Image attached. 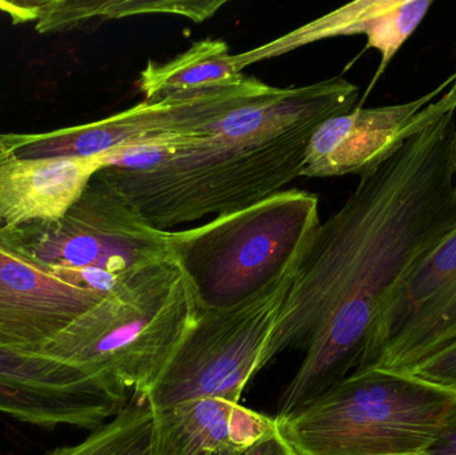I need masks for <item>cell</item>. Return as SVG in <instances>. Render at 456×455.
Returning a JSON list of instances; mask_svg holds the SVG:
<instances>
[{
    "instance_id": "20",
    "label": "cell",
    "mask_w": 456,
    "mask_h": 455,
    "mask_svg": "<svg viewBox=\"0 0 456 455\" xmlns=\"http://www.w3.org/2000/svg\"><path fill=\"white\" fill-rule=\"evenodd\" d=\"M425 455H456V405L444 419L436 441Z\"/></svg>"
},
{
    "instance_id": "1",
    "label": "cell",
    "mask_w": 456,
    "mask_h": 455,
    "mask_svg": "<svg viewBox=\"0 0 456 455\" xmlns=\"http://www.w3.org/2000/svg\"><path fill=\"white\" fill-rule=\"evenodd\" d=\"M455 110L361 176L311 235L260 362L305 350L279 416L377 365L404 282L455 232Z\"/></svg>"
},
{
    "instance_id": "7",
    "label": "cell",
    "mask_w": 456,
    "mask_h": 455,
    "mask_svg": "<svg viewBox=\"0 0 456 455\" xmlns=\"http://www.w3.org/2000/svg\"><path fill=\"white\" fill-rule=\"evenodd\" d=\"M279 87L255 77L171 93L104 119L42 134H0V152L20 159L93 158L134 147H151L208 135L231 112L268 98Z\"/></svg>"
},
{
    "instance_id": "11",
    "label": "cell",
    "mask_w": 456,
    "mask_h": 455,
    "mask_svg": "<svg viewBox=\"0 0 456 455\" xmlns=\"http://www.w3.org/2000/svg\"><path fill=\"white\" fill-rule=\"evenodd\" d=\"M102 299L0 242V346L40 354Z\"/></svg>"
},
{
    "instance_id": "3",
    "label": "cell",
    "mask_w": 456,
    "mask_h": 455,
    "mask_svg": "<svg viewBox=\"0 0 456 455\" xmlns=\"http://www.w3.org/2000/svg\"><path fill=\"white\" fill-rule=\"evenodd\" d=\"M202 305L175 259L142 269L40 354L146 402L194 329Z\"/></svg>"
},
{
    "instance_id": "8",
    "label": "cell",
    "mask_w": 456,
    "mask_h": 455,
    "mask_svg": "<svg viewBox=\"0 0 456 455\" xmlns=\"http://www.w3.org/2000/svg\"><path fill=\"white\" fill-rule=\"evenodd\" d=\"M295 266L236 304L202 307L194 329L147 402L155 409L200 398L240 402L247 385L262 370L260 362L278 322Z\"/></svg>"
},
{
    "instance_id": "9",
    "label": "cell",
    "mask_w": 456,
    "mask_h": 455,
    "mask_svg": "<svg viewBox=\"0 0 456 455\" xmlns=\"http://www.w3.org/2000/svg\"><path fill=\"white\" fill-rule=\"evenodd\" d=\"M452 109H456V71L414 101L370 109L355 107L330 118L311 138L302 176L361 178Z\"/></svg>"
},
{
    "instance_id": "15",
    "label": "cell",
    "mask_w": 456,
    "mask_h": 455,
    "mask_svg": "<svg viewBox=\"0 0 456 455\" xmlns=\"http://www.w3.org/2000/svg\"><path fill=\"white\" fill-rule=\"evenodd\" d=\"M224 0L208 2H139V0H26L0 2V10L8 13L13 23L35 20L39 34H58L82 28L91 20H112L128 16L166 13L200 21L213 18Z\"/></svg>"
},
{
    "instance_id": "12",
    "label": "cell",
    "mask_w": 456,
    "mask_h": 455,
    "mask_svg": "<svg viewBox=\"0 0 456 455\" xmlns=\"http://www.w3.org/2000/svg\"><path fill=\"white\" fill-rule=\"evenodd\" d=\"M456 337V230L399 293L393 336L372 368L404 373Z\"/></svg>"
},
{
    "instance_id": "17",
    "label": "cell",
    "mask_w": 456,
    "mask_h": 455,
    "mask_svg": "<svg viewBox=\"0 0 456 455\" xmlns=\"http://www.w3.org/2000/svg\"><path fill=\"white\" fill-rule=\"evenodd\" d=\"M243 72L224 40L208 37L166 61H149L139 74L136 87L143 101L194 90L232 79Z\"/></svg>"
},
{
    "instance_id": "21",
    "label": "cell",
    "mask_w": 456,
    "mask_h": 455,
    "mask_svg": "<svg viewBox=\"0 0 456 455\" xmlns=\"http://www.w3.org/2000/svg\"><path fill=\"white\" fill-rule=\"evenodd\" d=\"M243 455H291L289 449L284 446V443L279 440L278 435L259 445L254 446L249 449Z\"/></svg>"
},
{
    "instance_id": "4",
    "label": "cell",
    "mask_w": 456,
    "mask_h": 455,
    "mask_svg": "<svg viewBox=\"0 0 456 455\" xmlns=\"http://www.w3.org/2000/svg\"><path fill=\"white\" fill-rule=\"evenodd\" d=\"M456 392L370 368L275 416L291 455H415L436 441Z\"/></svg>"
},
{
    "instance_id": "6",
    "label": "cell",
    "mask_w": 456,
    "mask_h": 455,
    "mask_svg": "<svg viewBox=\"0 0 456 455\" xmlns=\"http://www.w3.org/2000/svg\"><path fill=\"white\" fill-rule=\"evenodd\" d=\"M0 242L53 274L101 270L128 278L174 259L171 232L151 226L103 168L61 218L0 230Z\"/></svg>"
},
{
    "instance_id": "16",
    "label": "cell",
    "mask_w": 456,
    "mask_h": 455,
    "mask_svg": "<svg viewBox=\"0 0 456 455\" xmlns=\"http://www.w3.org/2000/svg\"><path fill=\"white\" fill-rule=\"evenodd\" d=\"M433 4V0H363L329 13L332 37L366 35L367 48H375L382 56L366 96Z\"/></svg>"
},
{
    "instance_id": "23",
    "label": "cell",
    "mask_w": 456,
    "mask_h": 455,
    "mask_svg": "<svg viewBox=\"0 0 456 455\" xmlns=\"http://www.w3.org/2000/svg\"><path fill=\"white\" fill-rule=\"evenodd\" d=\"M415 455H425V454H415Z\"/></svg>"
},
{
    "instance_id": "14",
    "label": "cell",
    "mask_w": 456,
    "mask_h": 455,
    "mask_svg": "<svg viewBox=\"0 0 456 455\" xmlns=\"http://www.w3.org/2000/svg\"><path fill=\"white\" fill-rule=\"evenodd\" d=\"M101 168L99 157L20 159L0 152V230L61 218Z\"/></svg>"
},
{
    "instance_id": "10",
    "label": "cell",
    "mask_w": 456,
    "mask_h": 455,
    "mask_svg": "<svg viewBox=\"0 0 456 455\" xmlns=\"http://www.w3.org/2000/svg\"><path fill=\"white\" fill-rule=\"evenodd\" d=\"M128 395L75 366L0 346V413L53 430H94L114 418Z\"/></svg>"
},
{
    "instance_id": "2",
    "label": "cell",
    "mask_w": 456,
    "mask_h": 455,
    "mask_svg": "<svg viewBox=\"0 0 456 455\" xmlns=\"http://www.w3.org/2000/svg\"><path fill=\"white\" fill-rule=\"evenodd\" d=\"M342 77L275 93L231 112L208 135L98 155L104 173L163 232L256 205L302 176L322 123L355 109Z\"/></svg>"
},
{
    "instance_id": "5",
    "label": "cell",
    "mask_w": 456,
    "mask_h": 455,
    "mask_svg": "<svg viewBox=\"0 0 456 455\" xmlns=\"http://www.w3.org/2000/svg\"><path fill=\"white\" fill-rule=\"evenodd\" d=\"M319 223L315 194L283 190L202 226L171 232V253L202 307L230 306L289 272Z\"/></svg>"
},
{
    "instance_id": "19",
    "label": "cell",
    "mask_w": 456,
    "mask_h": 455,
    "mask_svg": "<svg viewBox=\"0 0 456 455\" xmlns=\"http://www.w3.org/2000/svg\"><path fill=\"white\" fill-rule=\"evenodd\" d=\"M404 374L456 392V337L431 350Z\"/></svg>"
},
{
    "instance_id": "22",
    "label": "cell",
    "mask_w": 456,
    "mask_h": 455,
    "mask_svg": "<svg viewBox=\"0 0 456 455\" xmlns=\"http://www.w3.org/2000/svg\"><path fill=\"white\" fill-rule=\"evenodd\" d=\"M455 181H456V112H455Z\"/></svg>"
},
{
    "instance_id": "13",
    "label": "cell",
    "mask_w": 456,
    "mask_h": 455,
    "mask_svg": "<svg viewBox=\"0 0 456 455\" xmlns=\"http://www.w3.org/2000/svg\"><path fill=\"white\" fill-rule=\"evenodd\" d=\"M158 455H243L276 435L275 417L224 398L155 409Z\"/></svg>"
},
{
    "instance_id": "18",
    "label": "cell",
    "mask_w": 456,
    "mask_h": 455,
    "mask_svg": "<svg viewBox=\"0 0 456 455\" xmlns=\"http://www.w3.org/2000/svg\"><path fill=\"white\" fill-rule=\"evenodd\" d=\"M47 455H158L157 410L147 401L131 400L82 443Z\"/></svg>"
}]
</instances>
